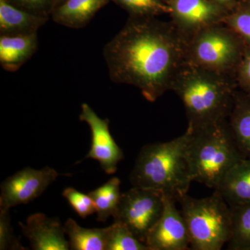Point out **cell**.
<instances>
[{
    "label": "cell",
    "mask_w": 250,
    "mask_h": 250,
    "mask_svg": "<svg viewBox=\"0 0 250 250\" xmlns=\"http://www.w3.org/2000/svg\"><path fill=\"white\" fill-rule=\"evenodd\" d=\"M175 203L173 199L165 196L162 215L146 240L149 250H190L187 224Z\"/></svg>",
    "instance_id": "11"
},
{
    "label": "cell",
    "mask_w": 250,
    "mask_h": 250,
    "mask_svg": "<svg viewBox=\"0 0 250 250\" xmlns=\"http://www.w3.org/2000/svg\"><path fill=\"white\" fill-rule=\"evenodd\" d=\"M59 176L57 170L47 166L40 170L25 167L18 171L1 184L0 210H9L16 206L32 202Z\"/></svg>",
    "instance_id": "8"
},
{
    "label": "cell",
    "mask_w": 250,
    "mask_h": 250,
    "mask_svg": "<svg viewBox=\"0 0 250 250\" xmlns=\"http://www.w3.org/2000/svg\"><path fill=\"white\" fill-rule=\"evenodd\" d=\"M171 22L181 34L188 38L202 29L223 21L229 13L208 0H166Z\"/></svg>",
    "instance_id": "9"
},
{
    "label": "cell",
    "mask_w": 250,
    "mask_h": 250,
    "mask_svg": "<svg viewBox=\"0 0 250 250\" xmlns=\"http://www.w3.org/2000/svg\"><path fill=\"white\" fill-rule=\"evenodd\" d=\"M187 39L172 22L155 17L130 16L124 27L103 49L112 82L134 85L154 103L172 90L187 63Z\"/></svg>",
    "instance_id": "1"
},
{
    "label": "cell",
    "mask_w": 250,
    "mask_h": 250,
    "mask_svg": "<svg viewBox=\"0 0 250 250\" xmlns=\"http://www.w3.org/2000/svg\"><path fill=\"white\" fill-rule=\"evenodd\" d=\"M18 224L33 250H70L63 225L59 219L37 213L29 215L25 223Z\"/></svg>",
    "instance_id": "12"
},
{
    "label": "cell",
    "mask_w": 250,
    "mask_h": 250,
    "mask_svg": "<svg viewBox=\"0 0 250 250\" xmlns=\"http://www.w3.org/2000/svg\"><path fill=\"white\" fill-rule=\"evenodd\" d=\"M237 86L250 95V47H246L244 55L234 76Z\"/></svg>",
    "instance_id": "26"
},
{
    "label": "cell",
    "mask_w": 250,
    "mask_h": 250,
    "mask_svg": "<svg viewBox=\"0 0 250 250\" xmlns=\"http://www.w3.org/2000/svg\"><path fill=\"white\" fill-rule=\"evenodd\" d=\"M128 11L132 17H156L170 14L168 6L162 0H112Z\"/></svg>",
    "instance_id": "22"
},
{
    "label": "cell",
    "mask_w": 250,
    "mask_h": 250,
    "mask_svg": "<svg viewBox=\"0 0 250 250\" xmlns=\"http://www.w3.org/2000/svg\"><path fill=\"white\" fill-rule=\"evenodd\" d=\"M121 184L118 177H112L88 193L95 204L98 221L104 223L116 213L122 196Z\"/></svg>",
    "instance_id": "19"
},
{
    "label": "cell",
    "mask_w": 250,
    "mask_h": 250,
    "mask_svg": "<svg viewBox=\"0 0 250 250\" xmlns=\"http://www.w3.org/2000/svg\"><path fill=\"white\" fill-rule=\"evenodd\" d=\"M63 1H65V0H50L52 11L54 9V8L57 7V6H59V4H62ZM52 11H51V12H52Z\"/></svg>",
    "instance_id": "29"
},
{
    "label": "cell",
    "mask_w": 250,
    "mask_h": 250,
    "mask_svg": "<svg viewBox=\"0 0 250 250\" xmlns=\"http://www.w3.org/2000/svg\"><path fill=\"white\" fill-rule=\"evenodd\" d=\"M62 195L80 218L85 219L96 213L95 204L88 194L85 195L69 187L63 190Z\"/></svg>",
    "instance_id": "24"
},
{
    "label": "cell",
    "mask_w": 250,
    "mask_h": 250,
    "mask_svg": "<svg viewBox=\"0 0 250 250\" xmlns=\"http://www.w3.org/2000/svg\"><path fill=\"white\" fill-rule=\"evenodd\" d=\"M110 0H65L51 12L54 22L72 29L85 27Z\"/></svg>",
    "instance_id": "15"
},
{
    "label": "cell",
    "mask_w": 250,
    "mask_h": 250,
    "mask_svg": "<svg viewBox=\"0 0 250 250\" xmlns=\"http://www.w3.org/2000/svg\"><path fill=\"white\" fill-rule=\"evenodd\" d=\"M108 228L106 250H149L124 224L113 222Z\"/></svg>",
    "instance_id": "21"
},
{
    "label": "cell",
    "mask_w": 250,
    "mask_h": 250,
    "mask_svg": "<svg viewBox=\"0 0 250 250\" xmlns=\"http://www.w3.org/2000/svg\"><path fill=\"white\" fill-rule=\"evenodd\" d=\"M165 195L160 190L132 187L122 193L113 215V222L124 224L135 236L146 244L147 237L157 223L164 207Z\"/></svg>",
    "instance_id": "7"
},
{
    "label": "cell",
    "mask_w": 250,
    "mask_h": 250,
    "mask_svg": "<svg viewBox=\"0 0 250 250\" xmlns=\"http://www.w3.org/2000/svg\"><path fill=\"white\" fill-rule=\"evenodd\" d=\"M0 250H26L15 236L9 210H0Z\"/></svg>",
    "instance_id": "25"
},
{
    "label": "cell",
    "mask_w": 250,
    "mask_h": 250,
    "mask_svg": "<svg viewBox=\"0 0 250 250\" xmlns=\"http://www.w3.org/2000/svg\"><path fill=\"white\" fill-rule=\"evenodd\" d=\"M228 123L240 152L244 157L250 158V95L236 90Z\"/></svg>",
    "instance_id": "17"
},
{
    "label": "cell",
    "mask_w": 250,
    "mask_h": 250,
    "mask_svg": "<svg viewBox=\"0 0 250 250\" xmlns=\"http://www.w3.org/2000/svg\"><path fill=\"white\" fill-rule=\"evenodd\" d=\"M223 24L236 33L246 47H250V5L242 3L226 16Z\"/></svg>",
    "instance_id": "23"
},
{
    "label": "cell",
    "mask_w": 250,
    "mask_h": 250,
    "mask_svg": "<svg viewBox=\"0 0 250 250\" xmlns=\"http://www.w3.org/2000/svg\"><path fill=\"white\" fill-rule=\"evenodd\" d=\"M45 16L18 9L7 0H0L1 35H18L37 33L47 22Z\"/></svg>",
    "instance_id": "16"
},
{
    "label": "cell",
    "mask_w": 250,
    "mask_h": 250,
    "mask_svg": "<svg viewBox=\"0 0 250 250\" xmlns=\"http://www.w3.org/2000/svg\"><path fill=\"white\" fill-rule=\"evenodd\" d=\"M187 131V154L192 180L215 190L227 172L246 158L233 139L228 120Z\"/></svg>",
    "instance_id": "4"
},
{
    "label": "cell",
    "mask_w": 250,
    "mask_h": 250,
    "mask_svg": "<svg viewBox=\"0 0 250 250\" xmlns=\"http://www.w3.org/2000/svg\"><path fill=\"white\" fill-rule=\"evenodd\" d=\"M237 88L231 77L186 63L172 90L183 103L188 128L196 129L228 120Z\"/></svg>",
    "instance_id": "2"
},
{
    "label": "cell",
    "mask_w": 250,
    "mask_h": 250,
    "mask_svg": "<svg viewBox=\"0 0 250 250\" xmlns=\"http://www.w3.org/2000/svg\"><path fill=\"white\" fill-rule=\"evenodd\" d=\"M68 237L70 250H106L108 228H84L73 219L68 218L63 225Z\"/></svg>",
    "instance_id": "18"
},
{
    "label": "cell",
    "mask_w": 250,
    "mask_h": 250,
    "mask_svg": "<svg viewBox=\"0 0 250 250\" xmlns=\"http://www.w3.org/2000/svg\"><path fill=\"white\" fill-rule=\"evenodd\" d=\"M80 120L85 122L91 131V146L85 159L98 161L107 174L116 173L124 154L112 136L109 120L100 118L86 103L82 104Z\"/></svg>",
    "instance_id": "10"
},
{
    "label": "cell",
    "mask_w": 250,
    "mask_h": 250,
    "mask_svg": "<svg viewBox=\"0 0 250 250\" xmlns=\"http://www.w3.org/2000/svg\"><path fill=\"white\" fill-rule=\"evenodd\" d=\"M39 46L37 33L1 35L0 64L8 72H16L35 54Z\"/></svg>",
    "instance_id": "13"
},
{
    "label": "cell",
    "mask_w": 250,
    "mask_h": 250,
    "mask_svg": "<svg viewBox=\"0 0 250 250\" xmlns=\"http://www.w3.org/2000/svg\"><path fill=\"white\" fill-rule=\"evenodd\" d=\"M187 224L190 250H220L232 234L231 208L218 190L204 198L186 195L178 201Z\"/></svg>",
    "instance_id": "5"
},
{
    "label": "cell",
    "mask_w": 250,
    "mask_h": 250,
    "mask_svg": "<svg viewBox=\"0 0 250 250\" xmlns=\"http://www.w3.org/2000/svg\"><path fill=\"white\" fill-rule=\"evenodd\" d=\"M242 3H244V4L250 5V0H242Z\"/></svg>",
    "instance_id": "30"
},
{
    "label": "cell",
    "mask_w": 250,
    "mask_h": 250,
    "mask_svg": "<svg viewBox=\"0 0 250 250\" xmlns=\"http://www.w3.org/2000/svg\"><path fill=\"white\" fill-rule=\"evenodd\" d=\"M187 131L172 141L150 143L141 148L131 176L133 187L160 190L178 202L193 182L188 161Z\"/></svg>",
    "instance_id": "3"
},
{
    "label": "cell",
    "mask_w": 250,
    "mask_h": 250,
    "mask_svg": "<svg viewBox=\"0 0 250 250\" xmlns=\"http://www.w3.org/2000/svg\"><path fill=\"white\" fill-rule=\"evenodd\" d=\"M232 214V234L229 250H250V203L230 207Z\"/></svg>",
    "instance_id": "20"
},
{
    "label": "cell",
    "mask_w": 250,
    "mask_h": 250,
    "mask_svg": "<svg viewBox=\"0 0 250 250\" xmlns=\"http://www.w3.org/2000/svg\"><path fill=\"white\" fill-rule=\"evenodd\" d=\"M7 1H9V0H7Z\"/></svg>",
    "instance_id": "31"
},
{
    "label": "cell",
    "mask_w": 250,
    "mask_h": 250,
    "mask_svg": "<svg viewBox=\"0 0 250 250\" xmlns=\"http://www.w3.org/2000/svg\"><path fill=\"white\" fill-rule=\"evenodd\" d=\"M213 4L218 5L220 7L231 13L242 4V0H208Z\"/></svg>",
    "instance_id": "28"
},
{
    "label": "cell",
    "mask_w": 250,
    "mask_h": 250,
    "mask_svg": "<svg viewBox=\"0 0 250 250\" xmlns=\"http://www.w3.org/2000/svg\"><path fill=\"white\" fill-rule=\"evenodd\" d=\"M22 9L32 14L48 17L51 14L50 0H15Z\"/></svg>",
    "instance_id": "27"
},
{
    "label": "cell",
    "mask_w": 250,
    "mask_h": 250,
    "mask_svg": "<svg viewBox=\"0 0 250 250\" xmlns=\"http://www.w3.org/2000/svg\"><path fill=\"white\" fill-rule=\"evenodd\" d=\"M215 190L229 207L250 203V157L243 158L227 172Z\"/></svg>",
    "instance_id": "14"
},
{
    "label": "cell",
    "mask_w": 250,
    "mask_h": 250,
    "mask_svg": "<svg viewBox=\"0 0 250 250\" xmlns=\"http://www.w3.org/2000/svg\"><path fill=\"white\" fill-rule=\"evenodd\" d=\"M246 49L236 33L222 23L188 38L186 59L187 63L192 66L234 80Z\"/></svg>",
    "instance_id": "6"
}]
</instances>
